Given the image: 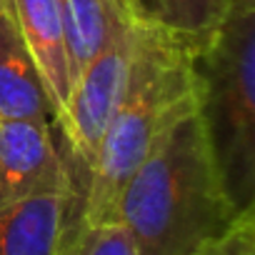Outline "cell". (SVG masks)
<instances>
[{"mask_svg":"<svg viewBox=\"0 0 255 255\" xmlns=\"http://www.w3.org/2000/svg\"><path fill=\"white\" fill-rule=\"evenodd\" d=\"M233 0H133L135 18L178 40L193 58L208 48Z\"/></svg>","mask_w":255,"mask_h":255,"instance_id":"cell-9","label":"cell"},{"mask_svg":"<svg viewBox=\"0 0 255 255\" xmlns=\"http://www.w3.org/2000/svg\"><path fill=\"white\" fill-rule=\"evenodd\" d=\"M193 113H200L193 53L138 20L128 80L93 160L73 255L88 230L118 223V200L125 183L170 128Z\"/></svg>","mask_w":255,"mask_h":255,"instance_id":"cell-2","label":"cell"},{"mask_svg":"<svg viewBox=\"0 0 255 255\" xmlns=\"http://www.w3.org/2000/svg\"><path fill=\"white\" fill-rule=\"evenodd\" d=\"M0 13H5V15L15 18V8H13V0H0Z\"/></svg>","mask_w":255,"mask_h":255,"instance_id":"cell-12","label":"cell"},{"mask_svg":"<svg viewBox=\"0 0 255 255\" xmlns=\"http://www.w3.org/2000/svg\"><path fill=\"white\" fill-rule=\"evenodd\" d=\"M73 80L125 28L138 23L133 0H60Z\"/></svg>","mask_w":255,"mask_h":255,"instance_id":"cell-8","label":"cell"},{"mask_svg":"<svg viewBox=\"0 0 255 255\" xmlns=\"http://www.w3.org/2000/svg\"><path fill=\"white\" fill-rule=\"evenodd\" d=\"M25 118L55 123V105L15 18L0 13V120Z\"/></svg>","mask_w":255,"mask_h":255,"instance_id":"cell-7","label":"cell"},{"mask_svg":"<svg viewBox=\"0 0 255 255\" xmlns=\"http://www.w3.org/2000/svg\"><path fill=\"white\" fill-rule=\"evenodd\" d=\"M198 255H255V208L243 210L235 223L220 238L205 243Z\"/></svg>","mask_w":255,"mask_h":255,"instance_id":"cell-10","label":"cell"},{"mask_svg":"<svg viewBox=\"0 0 255 255\" xmlns=\"http://www.w3.org/2000/svg\"><path fill=\"white\" fill-rule=\"evenodd\" d=\"M70 178L0 205V255H60Z\"/></svg>","mask_w":255,"mask_h":255,"instance_id":"cell-5","label":"cell"},{"mask_svg":"<svg viewBox=\"0 0 255 255\" xmlns=\"http://www.w3.org/2000/svg\"><path fill=\"white\" fill-rule=\"evenodd\" d=\"M68 178L50 120H0V205Z\"/></svg>","mask_w":255,"mask_h":255,"instance_id":"cell-4","label":"cell"},{"mask_svg":"<svg viewBox=\"0 0 255 255\" xmlns=\"http://www.w3.org/2000/svg\"><path fill=\"white\" fill-rule=\"evenodd\" d=\"M75 255H135V245L120 223H108L88 230L80 238Z\"/></svg>","mask_w":255,"mask_h":255,"instance_id":"cell-11","label":"cell"},{"mask_svg":"<svg viewBox=\"0 0 255 255\" xmlns=\"http://www.w3.org/2000/svg\"><path fill=\"white\" fill-rule=\"evenodd\" d=\"M240 213L223 183L200 113L158 140L118 200V223L130 233L135 255H198Z\"/></svg>","mask_w":255,"mask_h":255,"instance_id":"cell-1","label":"cell"},{"mask_svg":"<svg viewBox=\"0 0 255 255\" xmlns=\"http://www.w3.org/2000/svg\"><path fill=\"white\" fill-rule=\"evenodd\" d=\"M200 118L238 210L255 208V0L233 5L195 58Z\"/></svg>","mask_w":255,"mask_h":255,"instance_id":"cell-3","label":"cell"},{"mask_svg":"<svg viewBox=\"0 0 255 255\" xmlns=\"http://www.w3.org/2000/svg\"><path fill=\"white\" fill-rule=\"evenodd\" d=\"M13 8H15L18 30L43 75L58 120L75 85L70 53H68L63 5L60 0H13Z\"/></svg>","mask_w":255,"mask_h":255,"instance_id":"cell-6","label":"cell"}]
</instances>
